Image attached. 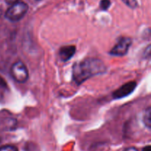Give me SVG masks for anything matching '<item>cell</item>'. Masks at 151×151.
Returning <instances> with one entry per match:
<instances>
[{"label": "cell", "mask_w": 151, "mask_h": 151, "mask_svg": "<svg viewBox=\"0 0 151 151\" xmlns=\"http://www.w3.org/2000/svg\"><path fill=\"white\" fill-rule=\"evenodd\" d=\"M106 72V66L103 60L97 58H86L77 62L72 67V78L77 85L96 75H103Z\"/></svg>", "instance_id": "cell-1"}, {"label": "cell", "mask_w": 151, "mask_h": 151, "mask_svg": "<svg viewBox=\"0 0 151 151\" xmlns=\"http://www.w3.org/2000/svg\"><path fill=\"white\" fill-rule=\"evenodd\" d=\"M28 5L23 1H18L12 4L5 13V18L12 22L20 21L26 15Z\"/></svg>", "instance_id": "cell-2"}, {"label": "cell", "mask_w": 151, "mask_h": 151, "mask_svg": "<svg viewBox=\"0 0 151 151\" xmlns=\"http://www.w3.org/2000/svg\"><path fill=\"white\" fill-rule=\"evenodd\" d=\"M10 75L12 78L19 83H24L29 78L27 69L22 61H17L12 65L10 68Z\"/></svg>", "instance_id": "cell-3"}, {"label": "cell", "mask_w": 151, "mask_h": 151, "mask_svg": "<svg viewBox=\"0 0 151 151\" xmlns=\"http://www.w3.org/2000/svg\"><path fill=\"white\" fill-rule=\"evenodd\" d=\"M132 44V39L128 37H122L118 41L114 47L110 50L109 54L112 56L121 57L128 53L130 47Z\"/></svg>", "instance_id": "cell-4"}, {"label": "cell", "mask_w": 151, "mask_h": 151, "mask_svg": "<svg viewBox=\"0 0 151 151\" xmlns=\"http://www.w3.org/2000/svg\"><path fill=\"white\" fill-rule=\"evenodd\" d=\"M137 83L135 81H131V82L125 83L116 91H114L112 97L114 100H119V99L128 97L131 93L134 92L135 88H137Z\"/></svg>", "instance_id": "cell-5"}, {"label": "cell", "mask_w": 151, "mask_h": 151, "mask_svg": "<svg viewBox=\"0 0 151 151\" xmlns=\"http://www.w3.org/2000/svg\"><path fill=\"white\" fill-rule=\"evenodd\" d=\"M76 47L75 46H65L62 47L59 50V55L63 61L66 62L70 60L75 54Z\"/></svg>", "instance_id": "cell-6"}, {"label": "cell", "mask_w": 151, "mask_h": 151, "mask_svg": "<svg viewBox=\"0 0 151 151\" xmlns=\"http://www.w3.org/2000/svg\"><path fill=\"white\" fill-rule=\"evenodd\" d=\"M142 121L144 125L147 128L150 130L151 128V108L149 106L145 111L142 116Z\"/></svg>", "instance_id": "cell-7"}, {"label": "cell", "mask_w": 151, "mask_h": 151, "mask_svg": "<svg viewBox=\"0 0 151 151\" xmlns=\"http://www.w3.org/2000/svg\"><path fill=\"white\" fill-rule=\"evenodd\" d=\"M111 5L110 0H101L100 1V8L103 10H107Z\"/></svg>", "instance_id": "cell-8"}, {"label": "cell", "mask_w": 151, "mask_h": 151, "mask_svg": "<svg viewBox=\"0 0 151 151\" xmlns=\"http://www.w3.org/2000/svg\"><path fill=\"white\" fill-rule=\"evenodd\" d=\"M122 1L131 8H136L138 6L137 0H122Z\"/></svg>", "instance_id": "cell-9"}, {"label": "cell", "mask_w": 151, "mask_h": 151, "mask_svg": "<svg viewBox=\"0 0 151 151\" xmlns=\"http://www.w3.org/2000/svg\"><path fill=\"white\" fill-rule=\"evenodd\" d=\"M0 151H19V150L15 146L4 145L0 147Z\"/></svg>", "instance_id": "cell-10"}, {"label": "cell", "mask_w": 151, "mask_h": 151, "mask_svg": "<svg viewBox=\"0 0 151 151\" xmlns=\"http://www.w3.org/2000/svg\"><path fill=\"white\" fill-rule=\"evenodd\" d=\"M5 1L7 4L12 5V4H15V3L18 2V1H20V0H5Z\"/></svg>", "instance_id": "cell-11"}, {"label": "cell", "mask_w": 151, "mask_h": 151, "mask_svg": "<svg viewBox=\"0 0 151 151\" xmlns=\"http://www.w3.org/2000/svg\"><path fill=\"white\" fill-rule=\"evenodd\" d=\"M123 151H139V150H137V148H135V147H128V148L125 149Z\"/></svg>", "instance_id": "cell-12"}, {"label": "cell", "mask_w": 151, "mask_h": 151, "mask_svg": "<svg viewBox=\"0 0 151 151\" xmlns=\"http://www.w3.org/2000/svg\"><path fill=\"white\" fill-rule=\"evenodd\" d=\"M142 151H151L150 145H147V146H146V147H143Z\"/></svg>", "instance_id": "cell-13"}, {"label": "cell", "mask_w": 151, "mask_h": 151, "mask_svg": "<svg viewBox=\"0 0 151 151\" xmlns=\"http://www.w3.org/2000/svg\"><path fill=\"white\" fill-rule=\"evenodd\" d=\"M1 137H0V142H1Z\"/></svg>", "instance_id": "cell-14"}, {"label": "cell", "mask_w": 151, "mask_h": 151, "mask_svg": "<svg viewBox=\"0 0 151 151\" xmlns=\"http://www.w3.org/2000/svg\"><path fill=\"white\" fill-rule=\"evenodd\" d=\"M37 1H40V0H37Z\"/></svg>", "instance_id": "cell-15"}]
</instances>
